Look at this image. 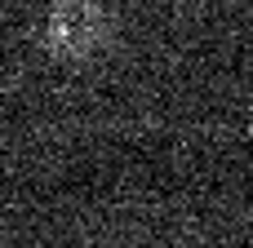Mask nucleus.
<instances>
[{"label":"nucleus","mask_w":253,"mask_h":248,"mask_svg":"<svg viewBox=\"0 0 253 248\" xmlns=\"http://www.w3.org/2000/svg\"><path fill=\"white\" fill-rule=\"evenodd\" d=\"M107 35H111V18L89 0H67L49 18V44L67 58H84V53L102 49Z\"/></svg>","instance_id":"1"}]
</instances>
